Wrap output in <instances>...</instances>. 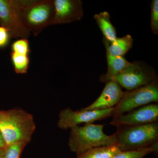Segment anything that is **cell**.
<instances>
[{"label": "cell", "instance_id": "cell-1", "mask_svg": "<svg viewBox=\"0 0 158 158\" xmlns=\"http://www.w3.org/2000/svg\"><path fill=\"white\" fill-rule=\"evenodd\" d=\"M36 129L32 114L20 108L0 111V132L6 145L28 144Z\"/></svg>", "mask_w": 158, "mask_h": 158}, {"label": "cell", "instance_id": "cell-2", "mask_svg": "<svg viewBox=\"0 0 158 158\" xmlns=\"http://www.w3.org/2000/svg\"><path fill=\"white\" fill-rule=\"evenodd\" d=\"M117 128L115 133L116 145L120 151L158 148V122L142 125Z\"/></svg>", "mask_w": 158, "mask_h": 158}, {"label": "cell", "instance_id": "cell-3", "mask_svg": "<svg viewBox=\"0 0 158 158\" xmlns=\"http://www.w3.org/2000/svg\"><path fill=\"white\" fill-rule=\"evenodd\" d=\"M104 126L89 123L71 128L68 143L71 151L78 156L92 148L116 145V135L105 134Z\"/></svg>", "mask_w": 158, "mask_h": 158}, {"label": "cell", "instance_id": "cell-4", "mask_svg": "<svg viewBox=\"0 0 158 158\" xmlns=\"http://www.w3.org/2000/svg\"><path fill=\"white\" fill-rule=\"evenodd\" d=\"M23 23L37 36L51 25L54 13L53 0H15Z\"/></svg>", "mask_w": 158, "mask_h": 158}, {"label": "cell", "instance_id": "cell-5", "mask_svg": "<svg viewBox=\"0 0 158 158\" xmlns=\"http://www.w3.org/2000/svg\"><path fill=\"white\" fill-rule=\"evenodd\" d=\"M158 79L148 85L124 92L114 107L113 116L122 115L143 106L158 102Z\"/></svg>", "mask_w": 158, "mask_h": 158}, {"label": "cell", "instance_id": "cell-6", "mask_svg": "<svg viewBox=\"0 0 158 158\" xmlns=\"http://www.w3.org/2000/svg\"><path fill=\"white\" fill-rule=\"evenodd\" d=\"M114 108L107 110L74 111L71 108H65L59 113L57 126L62 130H67L82 123H93L113 116Z\"/></svg>", "mask_w": 158, "mask_h": 158}, {"label": "cell", "instance_id": "cell-7", "mask_svg": "<svg viewBox=\"0 0 158 158\" xmlns=\"http://www.w3.org/2000/svg\"><path fill=\"white\" fill-rule=\"evenodd\" d=\"M157 79L156 73L139 62H132L124 71L111 79L131 90L148 85Z\"/></svg>", "mask_w": 158, "mask_h": 158}, {"label": "cell", "instance_id": "cell-8", "mask_svg": "<svg viewBox=\"0 0 158 158\" xmlns=\"http://www.w3.org/2000/svg\"><path fill=\"white\" fill-rule=\"evenodd\" d=\"M0 25L8 30L11 38L27 39L31 34L22 21L15 0H0Z\"/></svg>", "mask_w": 158, "mask_h": 158}, {"label": "cell", "instance_id": "cell-9", "mask_svg": "<svg viewBox=\"0 0 158 158\" xmlns=\"http://www.w3.org/2000/svg\"><path fill=\"white\" fill-rule=\"evenodd\" d=\"M158 121V104L152 103L122 115L113 116L110 124L118 127L142 125Z\"/></svg>", "mask_w": 158, "mask_h": 158}, {"label": "cell", "instance_id": "cell-10", "mask_svg": "<svg viewBox=\"0 0 158 158\" xmlns=\"http://www.w3.org/2000/svg\"><path fill=\"white\" fill-rule=\"evenodd\" d=\"M54 13L52 25L69 23L80 20L84 16L81 0H53Z\"/></svg>", "mask_w": 158, "mask_h": 158}, {"label": "cell", "instance_id": "cell-11", "mask_svg": "<svg viewBox=\"0 0 158 158\" xmlns=\"http://www.w3.org/2000/svg\"><path fill=\"white\" fill-rule=\"evenodd\" d=\"M124 91L113 81L106 83L100 95L89 106L82 108L84 110H103L115 107L123 96Z\"/></svg>", "mask_w": 158, "mask_h": 158}, {"label": "cell", "instance_id": "cell-12", "mask_svg": "<svg viewBox=\"0 0 158 158\" xmlns=\"http://www.w3.org/2000/svg\"><path fill=\"white\" fill-rule=\"evenodd\" d=\"M107 71L102 75L100 81L106 83L124 71L131 64L124 57L113 56L106 53Z\"/></svg>", "mask_w": 158, "mask_h": 158}, {"label": "cell", "instance_id": "cell-13", "mask_svg": "<svg viewBox=\"0 0 158 158\" xmlns=\"http://www.w3.org/2000/svg\"><path fill=\"white\" fill-rule=\"evenodd\" d=\"M133 40L132 36L127 34L124 37H117L111 42L103 39V43L106 50V53L113 56L124 57L132 47Z\"/></svg>", "mask_w": 158, "mask_h": 158}, {"label": "cell", "instance_id": "cell-14", "mask_svg": "<svg viewBox=\"0 0 158 158\" xmlns=\"http://www.w3.org/2000/svg\"><path fill=\"white\" fill-rule=\"evenodd\" d=\"M94 18L102 33L103 39L111 42L116 39V29L110 21V15L108 11H104L94 14Z\"/></svg>", "mask_w": 158, "mask_h": 158}, {"label": "cell", "instance_id": "cell-15", "mask_svg": "<svg viewBox=\"0 0 158 158\" xmlns=\"http://www.w3.org/2000/svg\"><path fill=\"white\" fill-rule=\"evenodd\" d=\"M120 152L116 145L102 146L87 151L76 158H112Z\"/></svg>", "mask_w": 158, "mask_h": 158}, {"label": "cell", "instance_id": "cell-16", "mask_svg": "<svg viewBox=\"0 0 158 158\" xmlns=\"http://www.w3.org/2000/svg\"><path fill=\"white\" fill-rule=\"evenodd\" d=\"M11 59L15 73L19 74L27 73L30 63V57L28 55L11 52Z\"/></svg>", "mask_w": 158, "mask_h": 158}, {"label": "cell", "instance_id": "cell-17", "mask_svg": "<svg viewBox=\"0 0 158 158\" xmlns=\"http://www.w3.org/2000/svg\"><path fill=\"white\" fill-rule=\"evenodd\" d=\"M27 145L26 143L19 142L7 145L3 150L1 158H20Z\"/></svg>", "mask_w": 158, "mask_h": 158}, {"label": "cell", "instance_id": "cell-18", "mask_svg": "<svg viewBox=\"0 0 158 158\" xmlns=\"http://www.w3.org/2000/svg\"><path fill=\"white\" fill-rule=\"evenodd\" d=\"M158 150V148H149L135 151H120L112 158H144L151 153L157 152Z\"/></svg>", "mask_w": 158, "mask_h": 158}, {"label": "cell", "instance_id": "cell-19", "mask_svg": "<svg viewBox=\"0 0 158 158\" xmlns=\"http://www.w3.org/2000/svg\"><path fill=\"white\" fill-rule=\"evenodd\" d=\"M12 52L28 55L31 52L30 43L27 38H19L15 41L11 45Z\"/></svg>", "mask_w": 158, "mask_h": 158}, {"label": "cell", "instance_id": "cell-20", "mask_svg": "<svg viewBox=\"0 0 158 158\" xmlns=\"http://www.w3.org/2000/svg\"><path fill=\"white\" fill-rule=\"evenodd\" d=\"M151 26L153 34H158V1L153 0L151 4Z\"/></svg>", "mask_w": 158, "mask_h": 158}, {"label": "cell", "instance_id": "cell-21", "mask_svg": "<svg viewBox=\"0 0 158 158\" xmlns=\"http://www.w3.org/2000/svg\"><path fill=\"white\" fill-rule=\"evenodd\" d=\"M11 37L9 31L0 26V48H4L9 44Z\"/></svg>", "mask_w": 158, "mask_h": 158}, {"label": "cell", "instance_id": "cell-22", "mask_svg": "<svg viewBox=\"0 0 158 158\" xmlns=\"http://www.w3.org/2000/svg\"><path fill=\"white\" fill-rule=\"evenodd\" d=\"M6 146L7 145H6L5 139L3 138L2 133L0 132V149H4L6 147Z\"/></svg>", "mask_w": 158, "mask_h": 158}, {"label": "cell", "instance_id": "cell-23", "mask_svg": "<svg viewBox=\"0 0 158 158\" xmlns=\"http://www.w3.org/2000/svg\"><path fill=\"white\" fill-rule=\"evenodd\" d=\"M4 149H0V158H1V156H2V154L3 150H4Z\"/></svg>", "mask_w": 158, "mask_h": 158}]
</instances>
